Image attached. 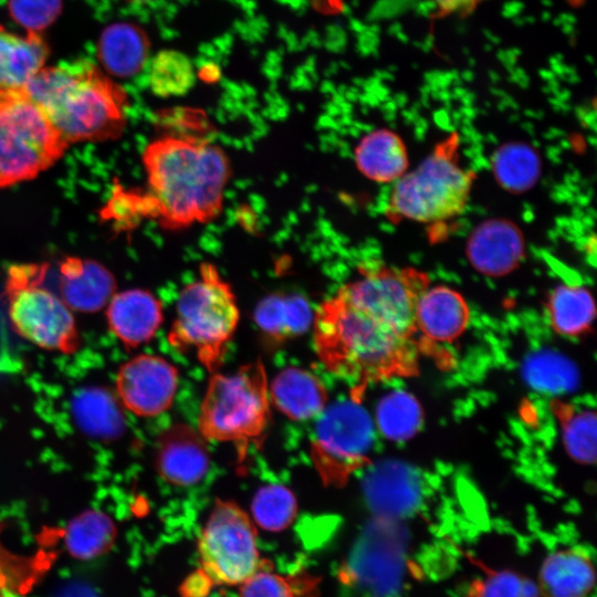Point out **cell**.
<instances>
[{"instance_id": "26", "label": "cell", "mask_w": 597, "mask_h": 597, "mask_svg": "<svg viewBox=\"0 0 597 597\" xmlns=\"http://www.w3.org/2000/svg\"><path fill=\"white\" fill-rule=\"evenodd\" d=\"M0 524V597L30 593L46 575L56 554L39 551L33 555H19L1 541Z\"/></svg>"}, {"instance_id": "2", "label": "cell", "mask_w": 597, "mask_h": 597, "mask_svg": "<svg viewBox=\"0 0 597 597\" xmlns=\"http://www.w3.org/2000/svg\"><path fill=\"white\" fill-rule=\"evenodd\" d=\"M148 191L146 214L161 227L179 230L216 219L230 178L229 159L218 145L167 135L143 151Z\"/></svg>"}, {"instance_id": "14", "label": "cell", "mask_w": 597, "mask_h": 597, "mask_svg": "<svg viewBox=\"0 0 597 597\" xmlns=\"http://www.w3.org/2000/svg\"><path fill=\"white\" fill-rule=\"evenodd\" d=\"M159 475L177 486L198 483L209 468V455L201 437L189 426L177 423L161 433L156 452Z\"/></svg>"}, {"instance_id": "5", "label": "cell", "mask_w": 597, "mask_h": 597, "mask_svg": "<svg viewBox=\"0 0 597 597\" xmlns=\"http://www.w3.org/2000/svg\"><path fill=\"white\" fill-rule=\"evenodd\" d=\"M269 421L268 380L260 360L230 376H211L198 420L203 438L233 443L243 462L250 447L262 443Z\"/></svg>"}, {"instance_id": "17", "label": "cell", "mask_w": 597, "mask_h": 597, "mask_svg": "<svg viewBox=\"0 0 597 597\" xmlns=\"http://www.w3.org/2000/svg\"><path fill=\"white\" fill-rule=\"evenodd\" d=\"M522 253L523 241L520 232L505 221L483 223L469 242L472 264L489 275L507 273L519 263Z\"/></svg>"}, {"instance_id": "11", "label": "cell", "mask_w": 597, "mask_h": 597, "mask_svg": "<svg viewBox=\"0 0 597 597\" xmlns=\"http://www.w3.org/2000/svg\"><path fill=\"white\" fill-rule=\"evenodd\" d=\"M178 387L174 365L155 355H138L119 367L116 391L122 405L139 417H155L168 410Z\"/></svg>"}, {"instance_id": "15", "label": "cell", "mask_w": 597, "mask_h": 597, "mask_svg": "<svg viewBox=\"0 0 597 597\" xmlns=\"http://www.w3.org/2000/svg\"><path fill=\"white\" fill-rule=\"evenodd\" d=\"M59 290L71 310L93 313L107 305L115 294L116 280L95 260L65 256L59 265Z\"/></svg>"}, {"instance_id": "19", "label": "cell", "mask_w": 597, "mask_h": 597, "mask_svg": "<svg viewBox=\"0 0 597 597\" xmlns=\"http://www.w3.org/2000/svg\"><path fill=\"white\" fill-rule=\"evenodd\" d=\"M48 48L39 33L21 36L0 28V91L23 90L44 67Z\"/></svg>"}, {"instance_id": "10", "label": "cell", "mask_w": 597, "mask_h": 597, "mask_svg": "<svg viewBox=\"0 0 597 597\" xmlns=\"http://www.w3.org/2000/svg\"><path fill=\"white\" fill-rule=\"evenodd\" d=\"M200 569L213 585L243 583L260 566L256 531L235 503L218 500L198 540Z\"/></svg>"}, {"instance_id": "32", "label": "cell", "mask_w": 597, "mask_h": 597, "mask_svg": "<svg viewBox=\"0 0 597 597\" xmlns=\"http://www.w3.org/2000/svg\"><path fill=\"white\" fill-rule=\"evenodd\" d=\"M495 171L505 187L523 190L535 181L538 164L532 150L525 147L510 146L498 154Z\"/></svg>"}, {"instance_id": "37", "label": "cell", "mask_w": 597, "mask_h": 597, "mask_svg": "<svg viewBox=\"0 0 597 597\" xmlns=\"http://www.w3.org/2000/svg\"><path fill=\"white\" fill-rule=\"evenodd\" d=\"M214 585L199 568L190 574L180 588L181 597H206Z\"/></svg>"}, {"instance_id": "12", "label": "cell", "mask_w": 597, "mask_h": 597, "mask_svg": "<svg viewBox=\"0 0 597 597\" xmlns=\"http://www.w3.org/2000/svg\"><path fill=\"white\" fill-rule=\"evenodd\" d=\"M402 556L384 523L374 524L357 541L343 577L371 597L394 596L402 578Z\"/></svg>"}, {"instance_id": "35", "label": "cell", "mask_w": 597, "mask_h": 597, "mask_svg": "<svg viewBox=\"0 0 597 597\" xmlns=\"http://www.w3.org/2000/svg\"><path fill=\"white\" fill-rule=\"evenodd\" d=\"M239 597H296L292 583L262 559L258 569L240 584Z\"/></svg>"}, {"instance_id": "6", "label": "cell", "mask_w": 597, "mask_h": 597, "mask_svg": "<svg viewBox=\"0 0 597 597\" xmlns=\"http://www.w3.org/2000/svg\"><path fill=\"white\" fill-rule=\"evenodd\" d=\"M455 139L444 142L391 189L387 212L391 217L433 223L461 213L472 187V174L455 156Z\"/></svg>"}, {"instance_id": "25", "label": "cell", "mask_w": 597, "mask_h": 597, "mask_svg": "<svg viewBox=\"0 0 597 597\" xmlns=\"http://www.w3.org/2000/svg\"><path fill=\"white\" fill-rule=\"evenodd\" d=\"M547 308L552 327L564 336L586 333L595 318L594 298L583 286H557L548 298Z\"/></svg>"}, {"instance_id": "16", "label": "cell", "mask_w": 597, "mask_h": 597, "mask_svg": "<svg viewBox=\"0 0 597 597\" xmlns=\"http://www.w3.org/2000/svg\"><path fill=\"white\" fill-rule=\"evenodd\" d=\"M469 320L467 302L450 287L427 286L417 301L418 332L431 345L458 338L467 328Z\"/></svg>"}, {"instance_id": "34", "label": "cell", "mask_w": 597, "mask_h": 597, "mask_svg": "<svg viewBox=\"0 0 597 597\" xmlns=\"http://www.w3.org/2000/svg\"><path fill=\"white\" fill-rule=\"evenodd\" d=\"M62 0H9L12 19L28 32L39 33L59 15Z\"/></svg>"}, {"instance_id": "1", "label": "cell", "mask_w": 597, "mask_h": 597, "mask_svg": "<svg viewBox=\"0 0 597 597\" xmlns=\"http://www.w3.org/2000/svg\"><path fill=\"white\" fill-rule=\"evenodd\" d=\"M428 282L413 269L368 266L317 307L316 354L328 371L350 383V399L360 401L371 384L418 371L420 355L431 345L416 323Z\"/></svg>"}, {"instance_id": "28", "label": "cell", "mask_w": 597, "mask_h": 597, "mask_svg": "<svg viewBox=\"0 0 597 597\" xmlns=\"http://www.w3.org/2000/svg\"><path fill=\"white\" fill-rule=\"evenodd\" d=\"M73 407L78 426L87 433L100 438H114L123 430L121 410L113 397L104 390L82 391Z\"/></svg>"}, {"instance_id": "8", "label": "cell", "mask_w": 597, "mask_h": 597, "mask_svg": "<svg viewBox=\"0 0 597 597\" xmlns=\"http://www.w3.org/2000/svg\"><path fill=\"white\" fill-rule=\"evenodd\" d=\"M69 146L24 88L0 91V188L35 178Z\"/></svg>"}, {"instance_id": "3", "label": "cell", "mask_w": 597, "mask_h": 597, "mask_svg": "<svg viewBox=\"0 0 597 597\" xmlns=\"http://www.w3.org/2000/svg\"><path fill=\"white\" fill-rule=\"evenodd\" d=\"M24 90L69 145L113 140L125 128V93L90 63L42 67Z\"/></svg>"}, {"instance_id": "39", "label": "cell", "mask_w": 597, "mask_h": 597, "mask_svg": "<svg viewBox=\"0 0 597 597\" xmlns=\"http://www.w3.org/2000/svg\"><path fill=\"white\" fill-rule=\"evenodd\" d=\"M127 1H135V2H139V1H147V0H127Z\"/></svg>"}, {"instance_id": "36", "label": "cell", "mask_w": 597, "mask_h": 597, "mask_svg": "<svg viewBox=\"0 0 597 597\" xmlns=\"http://www.w3.org/2000/svg\"><path fill=\"white\" fill-rule=\"evenodd\" d=\"M531 363L528 376L534 384L553 389L563 387V384L569 385L570 368L561 358L543 355Z\"/></svg>"}, {"instance_id": "21", "label": "cell", "mask_w": 597, "mask_h": 597, "mask_svg": "<svg viewBox=\"0 0 597 597\" xmlns=\"http://www.w3.org/2000/svg\"><path fill=\"white\" fill-rule=\"evenodd\" d=\"M254 321L264 339L279 345L304 334L313 322V314L303 297L273 294L258 304Z\"/></svg>"}, {"instance_id": "18", "label": "cell", "mask_w": 597, "mask_h": 597, "mask_svg": "<svg viewBox=\"0 0 597 597\" xmlns=\"http://www.w3.org/2000/svg\"><path fill=\"white\" fill-rule=\"evenodd\" d=\"M270 396L275 407L293 420L317 416L327 402V392L320 379L296 367L285 368L275 376Z\"/></svg>"}, {"instance_id": "4", "label": "cell", "mask_w": 597, "mask_h": 597, "mask_svg": "<svg viewBox=\"0 0 597 597\" xmlns=\"http://www.w3.org/2000/svg\"><path fill=\"white\" fill-rule=\"evenodd\" d=\"M239 317L230 284L216 265L201 263L198 277L185 285L178 295L168 342L179 352H192L209 371H216L222 364Z\"/></svg>"}, {"instance_id": "20", "label": "cell", "mask_w": 597, "mask_h": 597, "mask_svg": "<svg viewBox=\"0 0 597 597\" xmlns=\"http://www.w3.org/2000/svg\"><path fill=\"white\" fill-rule=\"evenodd\" d=\"M594 584L595 570L589 558L579 552L565 549L545 558L537 587L545 597H585Z\"/></svg>"}, {"instance_id": "23", "label": "cell", "mask_w": 597, "mask_h": 597, "mask_svg": "<svg viewBox=\"0 0 597 597\" xmlns=\"http://www.w3.org/2000/svg\"><path fill=\"white\" fill-rule=\"evenodd\" d=\"M149 42L145 32L130 23L107 27L98 42V57L107 72L128 77L139 72L147 61Z\"/></svg>"}, {"instance_id": "33", "label": "cell", "mask_w": 597, "mask_h": 597, "mask_svg": "<svg viewBox=\"0 0 597 597\" xmlns=\"http://www.w3.org/2000/svg\"><path fill=\"white\" fill-rule=\"evenodd\" d=\"M470 597H540V590L531 579L511 570L488 575L471 585Z\"/></svg>"}, {"instance_id": "38", "label": "cell", "mask_w": 597, "mask_h": 597, "mask_svg": "<svg viewBox=\"0 0 597 597\" xmlns=\"http://www.w3.org/2000/svg\"><path fill=\"white\" fill-rule=\"evenodd\" d=\"M443 14L467 15L472 12L481 0H433Z\"/></svg>"}, {"instance_id": "13", "label": "cell", "mask_w": 597, "mask_h": 597, "mask_svg": "<svg viewBox=\"0 0 597 597\" xmlns=\"http://www.w3.org/2000/svg\"><path fill=\"white\" fill-rule=\"evenodd\" d=\"M105 307L111 332L127 348L149 342L164 320L160 300L143 289L115 293Z\"/></svg>"}, {"instance_id": "24", "label": "cell", "mask_w": 597, "mask_h": 597, "mask_svg": "<svg viewBox=\"0 0 597 597\" xmlns=\"http://www.w3.org/2000/svg\"><path fill=\"white\" fill-rule=\"evenodd\" d=\"M117 537L113 520L105 513L88 510L73 517L63 538L69 554L77 559H92L107 553Z\"/></svg>"}, {"instance_id": "29", "label": "cell", "mask_w": 597, "mask_h": 597, "mask_svg": "<svg viewBox=\"0 0 597 597\" xmlns=\"http://www.w3.org/2000/svg\"><path fill=\"white\" fill-rule=\"evenodd\" d=\"M153 92L163 97L187 93L195 83V72L188 56L174 50L159 52L151 61L148 72Z\"/></svg>"}, {"instance_id": "30", "label": "cell", "mask_w": 597, "mask_h": 597, "mask_svg": "<svg viewBox=\"0 0 597 597\" xmlns=\"http://www.w3.org/2000/svg\"><path fill=\"white\" fill-rule=\"evenodd\" d=\"M379 430L391 440H406L420 427L421 409L417 400L405 391H396L381 399L376 411Z\"/></svg>"}, {"instance_id": "31", "label": "cell", "mask_w": 597, "mask_h": 597, "mask_svg": "<svg viewBox=\"0 0 597 597\" xmlns=\"http://www.w3.org/2000/svg\"><path fill=\"white\" fill-rule=\"evenodd\" d=\"M251 510L259 527L268 532H281L294 521L297 502L287 488L271 484L261 488L255 493Z\"/></svg>"}, {"instance_id": "22", "label": "cell", "mask_w": 597, "mask_h": 597, "mask_svg": "<svg viewBox=\"0 0 597 597\" xmlns=\"http://www.w3.org/2000/svg\"><path fill=\"white\" fill-rule=\"evenodd\" d=\"M355 161L359 171L376 182H395L408 168L404 142L388 129L364 136L355 149Z\"/></svg>"}, {"instance_id": "9", "label": "cell", "mask_w": 597, "mask_h": 597, "mask_svg": "<svg viewBox=\"0 0 597 597\" xmlns=\"http://www.w3.org/2000/svg\"><path fill=\"white\" fill-rule=\"evenodd\" d=\"M373 422L359 401L336 402L315 426L311 442L313 464L325 486H343L369 462Z\"/></svg>"}, {"instance_id": "7", "label": "cell", "mask_w": 597, "mask_h": 597, "mask_svg": "<svg viewBox=\"0 0 597 597\" xmlns=\"http://www.w3.org/2000/svg\"><path fill=\"white\" fill-rule=\"evenodd\" d=\"M48 264H12L7 270L4 294L12 329L46 350L72 354L80 335L72 310L45 286Z\"/></svg>"}, {"instance_id": "27", "label": "cell", "mask_w": 597, "mask_h": 597, "mask_svg": "<svg viewBox=\"0 0 597 597\" xmlns=\"http://www.w3.org/2000/svg\"><path fill=\"white\" fill-rule=\"evenodd\" d=\"M551 409L555 415L565 449L580 463H594L596 459V416L594 411L573 404L553 400Z\"/></svg>"}]
</instances>
